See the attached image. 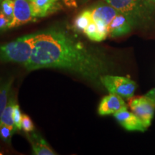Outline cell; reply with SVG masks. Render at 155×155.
Returning a JSON list of instances; mask_svg holds the SVG:
<instances>
[{"instance_id":"1","label":"cell","mask_w":155,"mask_h":155,"mask_svg":"<svg viewBox=\"0 0 155 155\" xmlns=\"http://www.w3.org/2000/svg\"><path fill=\"white\" fill-rule=\"evenodd\" d=\"M23 65L28 71L64 70L96 83L107 70L101 55L58 27L37 32L32 55Z\"/></svg>"},{"instance_id":"2","label":"cell","mask_w":155,"mask_h":155,"mask_svg":"<svg viewBox=\"0 0 155 155\" xmlns=\"http://www.w3.org/2000/svg\"><path fill=\"white\" fill-rule=\"evenodd\" d=\"M128 17L133 29L155 31V2L153 0H104Z\"/></svg>"},{"instance_id":"3","label":"cell","mask_w":155,"mask_h":155,"mask_svg":"<svg viewBox=\"0 0 155 155\" xmlns=\"http://www.w3.org/2000/svg\"><path fill=\"white\" fill-rule=\"evenodd\" d=\"M37 32L20 37L7 43L0 44V61L25 65L32 55Z\"/></svg>"},{"instance_id":"4","label":"cell","mask_w":155,"mask_h":155,"mask_svg":"<svg viewBox=\"0 0 155 155\" xmlns=\"http://www.w3.org/2000/svg\"><path fill=\"white\" fill-rule=\"evenodd\" d=\"M100 82L110 94L118 95L123 98L129 99L134 95L137 84L134 81L126 77L104 75Z\"/></svg>"},{"instance_id":"5","label":"cell","mask_w":155,"mask_h":155,"mask_svg":"<svg viewBox=\"0 0 155 155\" xmlns=\"http://www.w3.org/2000/svg\"><path fill=\"white\" fill-rule=\"evenodd\" d=\"M128 100V104L131 111L141 120L145 127L148 128L151 125L154 117L155 102L147 95L134 96Z\"/></svg>"},{"instance_id":"6","label":"cell","mask_w":155,"mask_h":155,"mask_svg":"<svg viewBox=\"0 0 155 155\" xmlns=\"http://www.w3.org/2000/svg\"><path fill=\"white\" fill-rule=\"evenodd\" d=\"M36 19L30 0H14V12L12 19L9 24V29L35 22Z\"/></svg>"},{"instance_id":"7","label":"cell","mask_w":155,"mask_h":155,"mask_svg":"<svg viewBox=\"0 0 155 155\" xmlns=\"http://www.w3.org/2000/svg\"><path fill=\"white\" fill-rule=\"evenodd\" d=\"M127 104L122 97L110 94L104 96L101 101L98 108V113L101 116H107L127 110Z\"/></svg>"},{"instance_id":"8","label":"cell","mask_w":155,"mask_h":155,"mask_svg":"<svg viewBox=\"0 0 155 155\" xmlns=\"http://www.w3.org/2000/svg\"><path fill=\"white\" fill-rule=\"evenodd\" d=\"M90 9L92 19L95 22L102 23L108 27L110 23L119 12L107 2H98Z\"/></svg>"},{"instance_id":"9","label":"cell","mask_w":155,"mask_h":155,"mask_svg":"<svg viewBox=\"0 0 155 155\" xmlns=\"http://www.w3.org/2000/svg\"><path fill=\"white\" fill-rule=\"evenodd\" d=\"M114 116L120 125L128 131H138L143 132L147 129L141 120L133 112L124 110L114 114Z\"/></svg>"},{"instance_id":"10","label":"cell","mask_w":155,"mask_h":155,"mask_svg":"<svg viewBox=\"0 0 155 155\" xmlns=\"http://www.w3.org/2000/svg\"><path fill=\"white\" fill-rule=\"evenodd\" d=\"M34 16L37 19L49 16L61 9L58 0H30Z\"/></svg>"},{"instance_id":"11","label":"cell","mask_w":155,"mask_h":155,"mask_svg":"<svg viewBox=\"0 0 155 155\" xmlns=\"http://www.w3.org/2000/svg\"><path fill=\"white\" fill-rule=\"evenodd\" d=\"M134 30L128 17L119 12L108 25V35L111 38H119L129 34Z\"/></svg>"},{"instance_id":"12","label":"cell","mask_w":155,"mask_h":155,"mask_svg":"<svg viewBox=\"0 0 155 155\" xmlns=\"http://www.w3.org/2000/svg\"><path fill=\"white\" fill-rule=\"evenodd\" d=\"M26 137L30 141L33 154L35 155H55L57 154L51 149L47 141L42 138L40 134L36 132L26 133Z\"/></svg>"},{"instance_id":"13","label":"cell","mask_w":155,"mask_h":155,"mask_svg":"<svg viewBox=\"0 0 155 155\" xmlns=\"http://www.w3.org/2000/svg\"><path fill=\"white\" fill-rule=\"evenodd\" d=\"M13 81L14 78L12 76L0 77V119L11 96Z\"/></svg>"},{"instance_id":"14","label":"cell","mask_w":155,"mask_h":155,"mask_svg":"<svg viewBox=\"0 0 155 155\" xmlns=\"http://www.w3.org/2000/svg\"><path fill=\"white\" fill-rule=\"evenodd\" d=\"M93 21L91 12L90 9L83 10L78 15L73 22V29L77 32H84L87 27Z\"/></svg>"},{"instance_id":"15","label":"cell","mask_w":155,"mask_h":155,"mask_svg":"<svg viewBox=\"0 0 155 155\" xmlns=\"http://www.w3.org/2000/svg\"><path fill=\"white\" fill-rule=\"evenodd\" d=\"M16 102V98H15V96H13V95L11 96L8 104L4 110L3 113L2 114L1 119H0V124L8 126V127L15 129V131H16V129H15L14 121H13V109H14L15 104Z\"/></svg>"},{"instance_id":"16","label":"cell","mask_w":155,"mask_h":155,"mask_svg":"<svg viewBox=\"0 0 155 155\" xmlns=\"http://www.w3.org/2000/svg\"><path fill=\"white\" fill-rule=\"evenodd\" d=\"M83 33L86 35L87 38L90 39L92 41L101 42L105 40L101 35L96 22H94V21H92L91 24L87 27Z\"/></svg>"},{"instance_id":"17","label":"cell","mask_w":155,"mask_h":155,"mask_svg":"<svg viewBox=\"0 0 155 155\" xmlns=\"http://www.w3.org/2000/svg\"><path fill=\"white\" fill-rule=\"evenodd\" d=\"M0 12L10 20L13 17L14 0H0Z\"/></svg>"},{"instance_id":"18","label":"cell","mask_w":155,"mask_h":155,"mask_svg":"<svg viewBox=\"0 0 155 155\" xmlns=\"http://www.w3.org/2000/svg\"><path fill=\"white\" fill-rule=\"evenodd\" d=\"M15 129L12 128L8 127V126L0 124V139L2 140L4 142L10 144L12 137L15 132Z\"/></svg>"},{"instance_id":"19","label":"cell","mask_w":155,"mask_h":155,"mask_svg":"<svg viewBox=\"0 0 155 155\" xmlns=\"http://www.w3.org/2000/svg\"><path fill=\"white\" fill-rule=\"evenodd\" d=\"M22 114L21 113L19 105L16 102L15 104L14 109H13V121H14L16 130H21L22 129Z\"/></svg>"},{"instance_id":"20","label":"cell","mask_w":155,"mask_h":155,"mask_svg":"<svg viewBox=\"0 0 155 155\" xmlns=\"http://www.w3.org/2000/svg\"><path fill=\"white\" fill-rule=\"evenodd\" d=\"M22 130L25 133H30L35 130V126L30 117L26 114H22Z\"/></svg>"},{"instance_id":"21","label":"cell","mask_w":155,"mask_h":155,"mask_svg":"<svg viewBox=\"0 0 155 155\" xmlns=\"http://www.w3.org/2000/svg\"><path fill=\"white\" fill-rule=\"evenodd\" d=\"M10 20L0 12V33L5 32L9 29Z\"/></svg>"},{"instance_id":"22","label":"cell","mask_w":155,"mask_h":155,"mask_svg":"<svg viewBox=\"0 0 155 155\" xmlns=\"http://www.w3.org/2000/svg\"><path fill=\"white\" fill-rule=\"evenodd\" d=\"M147 96L152 98V99L155 102V88H153L151 91H150L147 94Z\"/></svg>"},{"instance_id":"23","label":"cell","mask_w":155,"mask_h":155,"mask_svg":"<svg viewBox=\"0 0 155 155\" xmlns=\"http://www.w3.org/2000/svg\"><path fill=\"white\" fill-rule=\"evenodd\" d=\"M4 154V152H3V151L1 150V148H0V155H2Z\"/></svg>"},{"instance_id":"24","label":"cell","mask_w":155,"mask_h":155,"mask_svg":"<svg viewBox=\"0 0 155 155\" xmlns=\"http://www.w3.org/2000/svg\"><path fill=\"white\" fill-rule=\"evenodd\" d=\"M153 1H154V2H155V0H153Z\"/></svg>"}]
</instances>
